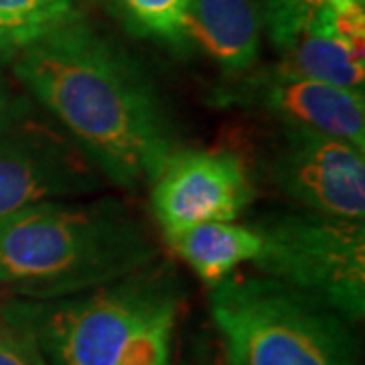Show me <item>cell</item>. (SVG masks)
<instances>
[{
    "mask_svg": "<svg viewBox=\"0 0 365 365\" xmlns=\"http://www.w3.org/2000/svg\"><path fill=\"white\" fill-rule=\"evenodd\" d=\"M104 181L67 134L31 114L0 134V220L45 201L88 195Z\"/></svg>",
    "mask_w": 365,
    "mask_h": 365,
    "instance_id": "52a82bcc",
    "label": "cell"
},
{
    "mask_svg": "<svg viewBox=\"0 0 365 365\" xmlns=\"http://www.w3.org/2000/svg\"><path fill=\"white\" fill-rule=\"evenodd\" d=\"M170 307H179V282L153 262L81 294L31 300V335L47 364L116 365L132 333Z\"/></svg>",
    "mask_w": 365,
    "mask_h": 365,
    "instance_id": "277c9868",
    "label": "cell"
},
{
    "mask_svg": "<svg viewBox=\"0 0 365 365\" xmlns=\"http://www.w3.org/2000/svg\"><path fill=\"white\" fill-rule=\"evenodd\" d=\"M76 14V0H0V39L21 49Z\"/></svg>",
    "mask_w": 365,
    "mask_h": 365,
    "instance_id": "5bb4252c",
    "label": "cell"
},
{
    "mask_svg": "<svg viewBox=\"0 0 365 365\" xmlns=\"http://www.w3.org/2000/svg\"><path fill=\"white\" fill-rule=\"evenodd\" d=\"M0 365H47L35 343L0 335Z\"/></svg>",
    "mask_w": 365,
    "mask_h": 365,
    "instance_id": "d6986e66",
    "label": "cell"
},
{
    "mask_svg": "<svg viewBox=\"0 0 365 365\" xmlns=\"http://www.w3.org/2000/svg\"><path fill=\"white\" fill-rule=\"evenodd\" d=\"M14 297L16 294L0 284V335L35 343L31 335V321H29L31 300H19Z\"/></svg>",
    "mask_w": 365,
    "mask_h": 365,
    "instance_id": "e0dca14e",
    "label": "cell"
},
{
    "mask_svg": "<svg viewBox=\"0 0 365 365\" xmlns=\"http://www.w3.org/2000/svg\"><path fill=\"white\" fill-rule=\"evenodd\" d=\"M217 365H227V361H223V364H217Z\"/></svg>",
    "mask_w": 365,
    "mask_h": 365,
    "instance_id": "44dd1931",
    "label": "cell"
},
{
    "mask_svg": "<svg viewBox=\"0 0 365 365\" xmlns=\"http://www.w3.org/2000/svg\"><path fill=\"white\" fill-rule=\"evenodd\" d=\"M14 73L106 181L136 191L179 150L157 86L76 14L14 53Z\"/></svg>",
    "mask_w": 365,
    "mask_h": 365,
    "instance_id": "6da1fadb",
    "label": "cell"
},
{
    "mask_svg": "<svg viewBox=\"0 0 365 365\" xmlns=\"http://www.w3.org/2000/svg\"><path fill=\"white\" fill-rule=\"evenodd\" d=\"M280 53L282 59L278 66H274V69L284 76L364 91V53L353 49L343 41L314 33H300L287 47H282Z\"/></svg>",
    "mask_w": 365,
    "mask_h": 365,
    "instance_id": "7c38bea8",
    "label": "cell"
},
{
    "mask_svg": "<svg viewBox=\"0 0 365 365\" xmlns=\"http://www.w3.org/2000/svg\"><path fill=\"white\" fill-rule=\"evenodd\" d=\"M165 240L209 287L230 278L244 262L256 260L262 250L258 230L235 222L197 223L167 232Z\"/></svg>",
    "mask_w": 365,
    "mask_h": 365,
    "instance_id": "8fae6325",
    "label": "cell"
},
{
    "mask_svg": "<svg viewBox=\"0 0 365 365\" xmlns=\"http://www.w3.org/2000/svg\"><path fill=\"white\" fill-rule=\"evenodd\" d=\"M163 234L209 222H235L254 201V181L232 150H177L150 182Z\"/></svg>",
    "mask_w": 365,
    "mask_h": 365,
    "instance_id": "ba28073f",
    "label": "cell"
},
{
    "mask_svg": "<svg viewBox=\"0 0 365 365\" xmlns=\"http://www.w3.org/2000/svg\"><path fill=\"white\" fill-rule=\"evenodd\" d=\"M177 311L179 307H170L134 331L118 355L116 365H169Z\"/></svg>",
    "mask_w": 365,
    "mask_h": 365,
    "instance_id": "9a60e30c",
    "label": "cell"
},
{
    "mask_svg": "<svg viewBox=\"0 0 365 365\" xmlns=\"http://www.w3.org/2000/svg\"><path fill=\"white\" fill-rule=\"evenodd\" d=\"M223 102L256 106L284 126L323 132L365 150V91L266 69L223 88Z\"/></svg>",
    "mask_w": 365,
    "mask_h": 365,
    "instance_id": "9c48e42d",
    "label": "cell"
},
{
    "mask_svg": "<svg viewBox=\"0 0 365 365\" xmlns=\"http://www.w3.org/2000/svg\"><path fill=\"white\" fill-rule=\"evenodd\" d=\"M264 276L321 300L349 323L365 314V223L311 211L274 213L254 225Z\"/></svg>",
    "mask_w": 365,
    "mask_h": 365,
    "instance_id": "5b68a950",
    "label": "cell"
},
{
    "mask_svg": "<svg viewBox=\"0 0 365 365\" xmlns=\"http://www.w3.org/2000/svg\"><path fill=\"white\" fill-rule=\"evenodd\" d=\"M364 153L323 132L284 126L272 160L274 182L304 211L365 223Z\"/></svg>",
    "mask_w": 365,
    "mask_h": 365,
    "instance_id": "8992f818",
    "label": "cell"
},
{
    "mask_svg": "<svg viewBox=\"0 0 365 365\" xmlns=\"http://www.w3.org/2000/svg\"><path fill=\"white\" fill-rule=\"evenodd\" d=\"M114 13L132 33L185 49L187 39V9L189 0H108Z\"/></svg>",
    "mask_w": 365,
    "mask_h": 365,
    "instance_id": "4fadbf2b",
    "label": "cell"
},
{
    "mask_svg": "<svg viewBox=\"0 0 365 365\" xmlns=\"http://www.w3.org/2000/svg\"><path fill=\"white\" fill-rule=\"evenodd\" d=\"M187 39L227 73H246L260 55L262 14L256 0H189Z\"/></svg>",
    "mask_w": 365,
    "mask_h": 365,
    "instance_id": "30bf717a",
    "label": "cell"
},
{
    "mask_svg": "<svg viewBox=\"0 0 365 365\" xmlns=\"http://www.w3.org/2000/svg\"><path fill=\"white\" fill-rule=\"evenodd\" d=\"M209 309L227 365H359L353 323L270 276L232 274Z\"/></svg>",
    "mask_w": 365,
    "mask_h": 365,
    "instance_id": "3957f363",
    "label": "cell"
},
{
    "mask_svg": "<svg viewBox=\"0 0 365 365\" xmlns=\"http://www.w3.org/2000/svg\"><path fill=\"white\" fill-rule=\"evenodd\" d=\"M14 53H16V49L13 45H9L6 41L0 39V66H4L11 57H14Z\"/></svg>",
    "mask_w": 365,
    "mask_h": 365,
    "instance_id": "ffe728a7",
    "label": "cell"
},
{
    "mask_svg": "<svg viewBox=\"0 0 365 365\" xmlns=\"http://www.w3.org/2000/svg\"><path fill=\"white\" fill-rule=\"evenodd\" d=\"M33 112L29 93L16 91L4 78H0V134Z\"/></svg>",
    "mask_w": 365,
    "mask_h": 365,
    "instance_id": "ac0fdd59",
    "label": "cell"
},
{
    "mask_svg": "<svg viewBox=\"0 0 365 365\" xmlns=\"http://www.w3.org/2000/svg\"><path fill=\"white\" fill-rule=\"evenodd\" d=\"M345 0H266L264 23L272 45L280 51L307 29L314 13Z\"/></svg>",
    "mask_w": 365,
    "mask_h": 365,
    "instance_id": "2e32d148",
    "label": "cell"
},
{
    "mask_svg": "<svg viewBox=\"0 0 365 365\" xmlns=\"http://www.w3.org/2000/svg\"><path fill=\"white\" fill-rule=\"evenodd\" d=\"M143 225L114 199L45 201L0 220V284L26 300H59L153 264Z\"/></svg>",
    "mask_w": 365,
    "mask_h": 365,
    "instance_id": "7a4b0ae2",
    "label": "cell"
}]
</instances>
